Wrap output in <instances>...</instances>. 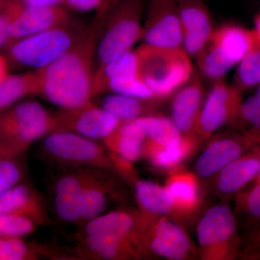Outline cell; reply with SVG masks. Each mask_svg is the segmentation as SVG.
Segmentation results:
<instances>
[{"label":"cell","mask_w":260,"mask_h":260,"mask_svg":"<svg viewBox=\"0 0 260 260\" xmlns=\"http://www.w3.org/2000/svg\"><path fill=\"white\" fill-rule=\"evenodd\" d=\"M25 6L29 7H56L66 0H20Z\"/></svg>","instance_id":"cell-40"},{"label":"cell","mask_w":260,"mask_h":260,"mask_svg":"<svg viewBox=\"0 0 260 260\" xmlns=\"http://www.w3.org/2000/svg\"><path fill=\"white\" fill-rule=\"evenodd\" d=\"M260 166V148L254 154L239 157L221 170L218 186L221 192H235L257 175Z\"/></svg>","instance_id":"cell-20"},{"label":"cell","mask_w":260,"mask_h":260,"mask_svg":"<svg viewBox=\"0 0 260 260\" xmlns=\"http://www.w3.org/2000/svg\"><path fill=\"white\" fill-rule=\"evenodd\" d=\"M135 194L142 208L152 213L167 214L175 203L167 188H162L151 181H137Z\"/></svg>","instance_id":"cell-27"},{"label":"cell","mask_w":260,"mask_h":260,"mask_svg":"<svg viewBox=\"0 0 260 260\" xmlns=\"http://www.w3.org/2000/svg\"><path fill=\"white\" fill-rule=\"evenodd\" d=\"M135 225L134 215L127 212H111L84 223L83 234L109 236L133 241Z\"/></svg>","instance_id":"cell-23"},{"label":"cell","mask_w":260,"mask_h":260,"mask_svg":"<svg viewBox=\"0 0 260 260\" xmlns=\"http://www.w3.org/2000/svg\"><path fill=\"white\" fill-rule=\"evenodd\" d=\"M106 0H66L64 2L70 9L80 13H88L101 8Z\"/></svg>","instance_id":"cell-38"},{"label":"cell","mask_w":260,"mask_h":260,"mask_svg":"<svg viewBox=\"0 0 260 260\" xmlns=\"http://www.w3.org/2000/svg\"><path fill=\"white\" fill-rule=\"evenodd\" d=\"M190 242L185 232L169 220H160L150 242L152 250L162 257L181 259L189 252Z\"/></svg>","instance_id":"cell-18"},{"label":"cell","mask_w":260,"mask_h":260,"mask_svg":"<svg viewBox=\"0 0 260 260\" xmlns=\"http://www.w3.org/2000/svg\"><path fill=\"white\" fill-rule=\"evenodd\" d=\"M133 240L104 235L83 234L75 253L85 259L112 260L127 257L133 251Z\"/></svg>","instance_id":"cell-17"},{"label":"cell","mask_w":260,"mask_h":260,"mask_svg":"<svg viewBox=\"0 0 260 260\" xmlns=\"http://www.w3.org/2000/svg\"><path fill=\"white\" fill-rule=\"evenodd\" d=\"M23 177L24 169L19 158L0 157V196L21 182Z\"/></svg>","instance_id":"cell-33"},{"label":"cell","mask_w":260,"mask_h":260,"mask_svg":"<svg viewBox=\"0 0 260 260\" xmlns=\"http://www.w3.org/2000/svg\"><path fill=\"white\" fill-rule=\"evenodd\" d=\"M235 82L236 86L242 91L259 85L260 43L257 39L256 44L237 64Z\"/></svg>","instance_id":"cell-30"},{"label":"cell","mask_w":260,"mask_h":260,"mask_svg":"<svg viewBox=\"0 0 260 260\" xmlns=\"http://www.w3.org/2000/svg\"><path fill=\"white\" fill-rule=\"evenodd\" d=\"M8 64L4 56L0 55V83L8 77Z\"/></svg>","instance_id":"cell-41"},{"label":"cell","mask_w":260,"mask_h":260,"mask_svg":"<svg viewBox=\"0 0 260 260\" xmlns=\"http://www.w3.org/2000/svg\"><path fill=\"white\" fill-rule=\"evenodd\" d=\"M235 230V219L232 210L225 205H217L208 210L201 219L197 235L200 245L211 246L227 242Z\"/></svg>","instance_id":"cell-16"},{"label":"cell","mask_w":260,"mask_h":260,"mask_svg":"<svg viewBox=\"0 0 260 260\" xmlns=\"http://www.w3.org/2000/svg\"><path fill=\"white\" fill-rule=\"evenodd\" d=\"M242 90L225 80L214 81L213 86L203 103L198 126L205 133H212L233 118H242Z\"/></svg>","instance_id":"cell-9"},{"label":"cell","mask_w":260,"mask_h":260,"mask_svg":"<svg viewBox=\"0 0 260 260\" xmlns=\"http://www.w3.org/2000/svg\"><path fill=\"white\" fill-rule=\"evenodd\" d=\"M144 101L114 93L103 99L102 107L121 122H127L144 116H143L145 110Z\"/></svg>","instance_id":"cell-29"},{"label":"cell","mask_w":260,"mask_h":260,"mask_svg":"<svg viewBox=\"0 0 260 260\" xmlns=\"http://www.w3.org/2000/svg\"><path fill=\"white\" fill-rule=\"evenodd\" d=\"M256 179L255 184H258V183H260V166H259V172H258V174H257V175H256ZM255 184H254V185H255Z\"/></svg>","instance_id":"cell-44"},{"label":"cell","mask_w":260,"mask_h":260,"mask_svg":"<svg viewBox=\"0 0 260 260\" xmlns=\"http://www.w3.org/2000/svg\"><path fill=\"white\" fill-rule=\"evenodd\" d=\"M55 116L56 130H68L94 140L107 139L121 123L92 103L79 109L63 110Z\"/></svg>","instance_id":"cell-10"},{"label":"cell","mask_w":260,"mask_h":260,"mask_svg":"<svg viewBox=\"0 0 260 260\" xmlns=\"http://www.w3.org/2000/svg\"><path fill=\"white\" fill-rule=\"evenodd\" d=\"M74 42L73 36L63 25L17 40L12 44L10 54L22 66L42 70L64 55Z\"/></svg>","instance_id":"cell-7"},{"label":"cell","mask_w":260,"mask_h":260,"mask_svg":"<svg viewBox=\"0 0 260 260\" xmlns=\"http://www.w3.org/2000/svg\"><path fill=\"white\" fill-rule=\"evenodd\" d=\"M56 129L55 115L42 104L20 103L0 116V157L20 158L32 143Z\"/></svg>","instance_id":"cell-2"},{"label":"cell","mask_w":260,"mask_h":260,"mask_svg":"<svg viewBox=\"0 0 260 260\" xmlns=\"http://www.w3.org/2000/svg\"><path fill=\"white\" fill-rule=\"evenodd\" d=\"M254 95H255L256 98H258V99H260V84L258 85L257 88H256Z\"/></svg>","instance_id":"cell-43"},{"label":"cell","mask_w":260,"mask_h":260,"mask_svg":"<svg viewBox=\"0 0 260 260\" xmlns=\"http://www.w3.org/2000/svg\"><path fill=\"white\" fill-rule=\"evenodd\" d=\"M141 39L144 44L150 47L182 48V29L177 3L174 0H150Z\"/></svg>","instance_id":"cell-8"},{"label":"cell","mask_w":260,"mask_h":260,"mask_svg":"<svg viewBox=\"0 0 260 260\" xmlns=\"http://www.w3.org/2000/svg\"><path fill=\"white\" fill-rule=\"evenodd\" d=\"M92 42L73 46L64 55L39 70V94L61 108L73 110L91 102L94 92Z\"/></svg>","instance_id":"cell-1"},{"label":"cell","mask_w":260,"mask_h":260,"mask_svg":"<svg viewBox=\"0 0 260 260\" xmlns=\"http://www.w3.org/2000/svg\"><path fill=\"white\" fill-rule=\"evenodd\" d=\"M0 215H15L26 217L38 225L50 223L45 201L28 184L19 183L0 196Z\"/></svg>","instance_id":"cell-13"},{"label":"cell","mask_w":260,"mask_h":260,"mask_svg":"<svg viewBox=\"0 0 260 260\" xmlns=\"http://www.w3.org/2000/svg\"><path fill=\"white\" fill-rule=\"evenodd\" d=\"M174 201L184 205H191L197 200V189L191 181L178 179L169 184L167 187Z\"/></svg>","instance_id":"cell-34"},{"label":"cell","mask_w":260,"mask_h":260,"mask_svg":"<svg viewBox=\"0 0 260 260\" xmlns=\"http://www.w3.org/2000/svg\"><path fill=\"white\" fill-rule=\"evenodd\" d=\"M35 221L26 217L0 215V237H24L37 230Z\"/></svg>","instance_id":"cell-32"},{"label":"cell","mask_w":260,"mask_h":260,"mask_svg":"<svg viewBox=\"0 0 260 260\" xmlns=\"http://www.w3.org/2000/svg\"><path fill=\"white\" fill-rule=\"evenodd\" d=\"M243 119L252 126L250 133L260 141V99L253 95L243 102Z\"/></svg>","instance_id":"cell-35"},{"label":"cell","mask_w":260,"mask_h":260,"mask_svg":"<svg viewBox=\"0 0 260 260\" xmlns=\"http://www.w3.org/2000/svg\"><path fill=\"white\" fill-rule=\"evenodd\" d=\"M242 145L237 140H219L200 155L195 165L196 172L200 177H210L242 156Z\"/></svg>","instance_id":"cell-21"},{"label":"cell","mask_w":260,"mask_h":260,"mask_svg":"<svg viewBox=\"0 0 260 260\" xmlns=\"http://www.w3.org/2000/svg\"><path fill=\"white\" fill-rule=\"evenodd\" d=\"M185 145L181 144L174 146L164 147L153 155V162L160 167H169L178 164L186 153Z\"/></svg>","instance_id":"cell-36"},{"label":"cell","mask_w":260,"mask_h":260,"mask_svg":"<svg viewBox=\"0 0 260 260\" xmlns=\"http://www.w3.org/2000/svg\"><path fill=\"white\" fill-rule=\"evenodd\" d=\"M68 19V13L59 6H25L18 0L8 25L10 39L17 41L48 29L63 26Z\"/></svg>","instance_id":"cell-12"},{"label":"cell","mask_w":260,"mask_h":260,"mask_svg":"<svg viewBox=\"0 0 260 260\" xmlns=\"http://www.w3.org/2000/svg\"><path fill=\"white\" fill-rule=\"evenodd\" d=\"M254 28L253 29L256 39L260 43V12L256 15L254 20Z\"/></svg>","instance_id":"cell-42"},{"label":"cell","mask_w":260,"mask_h":260,"mask_svg":"<svg viewBox=\"0 0 260 260\" xmlns=\"http://www.w3.org/2000/svg\"><path fill=\"white\" fill-rule=\"evenodd\" d=\"M143 0H121L97 49L101 64L124 54L141 39Z\"/></svg>","instance_id":"cell-6"},{"label":"cell","mask_w":260,"mask_h":260,"mask_svg":"<svg viewBox=\"0 0 260 260\" xmlns=\"http://www.w3.org/2000/svg\"><path fill=\"white\" fill-rule=\"evenodd\" d=\"M88 169H75L58 179L54 187V210L62 221L81 223L82 194Z\"/></svg>","instance_id":"cell-14"},{"label":"cell","mask_w":260,"mask_h":260,"mask_svg":"<svg viewBox=\"0 0 260 260\" xmlns=\"http://www.w3.org/2000/svg\"><path fill=\"white\" fill-rule=\"evenodd\" d=\"M145 138L140 126L132 121L121 122L104 141L108 148L119 154L124 161L133 162L140 158Z\"/></svg>","instance_id":"cell-22"},{"label":"cell","mask_w":260,"mask_h":260,"mask_svg":"<svg viewBox=\"0 0 260 260\" xmlns=\"http://www.w3.org/2000/svg\"><path fill=\"white\" fill-rule=\"evenodd\" d=\"M18 0H0V48L10 41L8 25Z\"/></svg>","instance_id":"cell-37"},{"label":"cell","mask_w":260,"mask_h":260,"mask_svg":"<svg viewBox=\"0 0 260 260\" xmlns=\"http://www.w3.org/2000/svg\"><path fill=\"white\" fill-rule=\"evenodd\" d=\"M182 29V49L190 57L197 58L209 42L214 27L205 0H184L177 3Z\"/></svg>","instance_id":"cell-11"},{"label":"cell","mask_w":260,"mask_h":260,"mask_svg":"<svg viewBox=\"0 0 260 260\" xmlns=\"http://www.w3.org/2000/svg\"><path fill=\"white\" fill-rule=\"evenodd\" d=\"M88 169L84 184L81 203V223L102 215L107 205L109 183L102 171Z\"/></svg>","instance_id":"cell-19"},{"label":"cell","mask_w":260,"mask_h":260,"mask_svg":"<svg viewBox=\"0 0 260 260\" xmlns=\"http://www.w3.org/2000/svg\"><path fill=\"white\" fill-rule=\"evenodd\" d=\"M140 59L137 50L133 49L106 64H101L99 73L94 77V92L106 90L109 80L119 77L139 75Z\"/></svg>","instance_id":"cell-25"},{"label":"cell","mask_w":260,"mask_h":260,"mask_svg":"<svg viewBox=\"0 0 260 260\" xmlns=\"http://www.w3.org/2000/svg\"><path fill=\"white\" fill-rule=\"evenodd\" d=\"M254 30L234 24L214 28L206 47L196 58L202 74L218 80L242 61L256 44Z\"/></svg>","instance_id":"cell-4"},{"label":"cell","mask_w":260,"mask_h":260,"mask_svg":"<svg viewBox=\"0 0 260 260\" xmlns=\"http://www.w3.org/2000/svg\"><path fill=\"white\" fill-rule=\"evenodd\" d=\"M39 70L22 75H8L0 83V111L26 95L39 94Z\"/></svg>","instance_id":"cell-24"},{"label":"cell","mask_w":260,"mask_h":260,"mask_svg":"<svg viewBox=\"0 0 260 260\" xmlns=\"http://www.w3.org/2000/svg\"><path fill=\"white\" fill-rule=\"evenodd\" d=\"M135 122L146 138L160 146H174L182 143L180 130L172 119L164 116H144L137 119Z\"/></svg>","instance_id":"cell-26"},{"label":"cell","mask_w":260,"mask_h":260,"mask_svg":"<svg viewBox=\"0 0 260 260\" xmlns=\"http://www.w3.org/2000/svg\"><path fill=\"white\" fill-rule=\"evenodd\" d=\"M246 206L248 211L252 216L260 218V183L255 184L249 191Z\"/></svg>","instance_id":"cell-39"},{"label":"cell","mask_w":260,"mask_h":260,"mask_svg":"<svg viewBox=\"0 0 260 260\" xmlns=\"http://www.w3.org/2000/svg\"><path fill=\"white\" fill-rule=\"evenodd\" d=\"M43 153L52 161L74 169H104L112 157L96 140L68 130H56L44 138Z\"/></svg>","instance_id":"cell-5"},{"label":"cell","mask_w":260,"mask_h":260,"mask_svg":"<svg viewBox=\"0 0 260 260\" xmlns=\"http://www.w3.org/2000/svg\"><path fill=\"white\" fill-rule=\"evenodd\" d=\"M114 93L148 101L156 98L139 75L119 77L109 80L106 85Z\"/></svg>","instance_id":"cell-31"},{"label":"cell","mask_w":260,"mask_h":260,"mask_svg":"<svg viewBox=\"0 0 260 260\" xmlns=\"http://www.w3.org/2000/svg\"><path fill=\"white\" fill-rule=\"evenodd\" d=\"M50 248L24 241L22 237H0V260H37L54 256Z\"/></svg>","instance_id":"cell-28"},{"label":"cell","mask_w":260,"mask_h":260,"mask_svg":"<svg viewBox=\"0 0 260 260\" xmlns=\"http://www.w3.org/2000/svg\"><path fill=\"white\" fill-rule=\"evenodd\" d=\"M204 94V86L196 75L177 90L172 103V120L181 133L198 124Z\"/></svg>","instance_id":"cell-15"},{"label":"cell","mask_w":260,"mask_h":260,"mask_svg":"<svg viewBox=\"0 0 260 260\" xmlns=\"http://www.w3.org/2000/svg\"><path fill=\"white\" fill-rule=\"evenodd\" d=\"M137 51L139 76L156 98L177 92L194 75L191 57L182 48L164 49L143 44Z\"/></svg>","instance_id":"cell-3"},{"label":"cell","mask_w":260,"mask_h":260,"mask_svg":"<svg viewBox=\"0 0 260 260\" xmlns=\"http://www.w3.org/2000/svg\"><path fill=\"white\" fill-rule=\"evenodd\" d=\"M174 1H175L176 3H179V2L184 1V0H174Z\"/></svg>","instance_id":"cell-45"}]
</instances>
